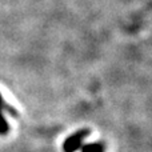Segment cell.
Segmentation results:
<instances>
[{
	"instance_id": "1",
	"label": "cell",
	"mask_w": 152,
	"mask_h": 152,
	"mask_svg": "<svg viewBox=\"0 0 152 152\" xmlns=\"http://www.w3.org/2000/svg\"><path fill=\"white\" fill-rule=\"evenodd\" d=\"M89 135V129L84 128L80 131L75 132V134L69 135L63 143V151L64 152H76L79 151L84 144V140Z\"/></svg>"
},
{
	"instance_id": "3",
	"label": "cell",
	"mask_w": 152,
	"mask_h": 152,
	"mask_svg": "<svg viewBox=\"0 0 152 152\" xmlns=\"http://www.w3.org/2000/svg\"><path fill=\"white\" fill-rule=\"evenodd\" d=\"M81 152H105V144L102 142L89 143V144H83L80 148Z\"/></svg>"
},
{
	"instance_id": "2",
	"label": "cell",
	"mask_w": 152,
	"mask_h": 152,
	"mask_svg": "<svg viewBox=\"0 0 152 152\" xmlns=\"http://www.w3.org/2000/svg\"><path fill=\"white\" fill-rule=\"evenodd\" d=\"M5 111L10 112L13 118H18L19 116L18 113H16V111L13 110L11 105H8L7 103L4 102L1 94H0V135H7L8 132H10V126H8V121H7V119H5V116H4Z\"/></svg>"
}]
</instances>
